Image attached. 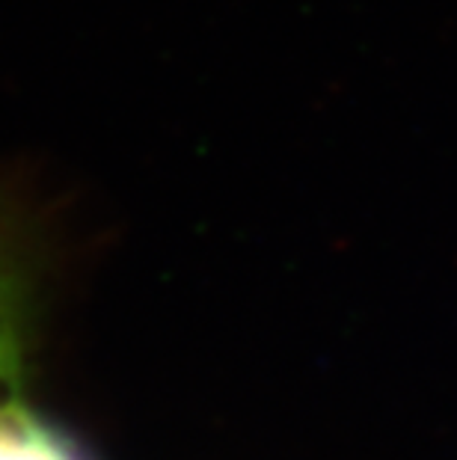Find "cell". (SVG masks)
I'll return each mask as SVG.
<instances>
[{"label":"cell","mask_w":457,"mask_h":460,"mask_svg":"<svg viewBox=\"0 0 457 460\" xmlns=\"http://www.w3.org/2000/svg\"><path fill=\"white\" fill-rule=\"evenodd\" d=\"M0 460H77L75 448L18 401V368L0 377Z\"/></svg>","instance_id":"cell-1"},{"label":"cell","mask_w":457,"mask_h":460,"mask_svg":"<svg viewBox=\"0 0 457 460\" xmlns=\"http://www.w3.org/2000/svg\"><path fill=\"white\" fill-rule=\"evenodd\" d=\"M22 277L13 270L0 241V377L18 368L22 359Z\"/></svg>","instance_id":"cell-2"}]
</instances>
